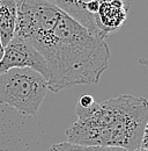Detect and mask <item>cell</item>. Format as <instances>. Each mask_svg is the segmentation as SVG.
<instances>
[{
    "instance_id": "cell-1",
    "label": "cell",
    "mask_w": 148,
    "mask_h": 151,
    "mask_svg": "<svg viewBox=\"0 0 148 151\" xmlns=\"http://www.w3.org/2000/svg\"><path fill=\"white\" fill-rule=\"evenodd\" d=\"M16 5L14 36L31 44L45 59L51 92L100 81L110 60L104 38L46 0H18Z\"/></svg>"
},
{
    "instance_id": "cell-2",
    "label": "cell",
    "mask_w": 148,
    "mask_h": 151,
    "mask_svg": "<svg viewBox=\"0 0 148 151\" xmlns=\"http://www.w3.org/2000/svg\"><path fill=\"white\" fill-rule=\"evenodd\" d=\"M78 120L66 130L68 142L86 147H140L148 117V100L123 94L89 107L75 106Z\"/></svg>"
},
{
    "instance_id": "cell-3",
    "label": "cell",
    "mask_w": 148,
    "mask_h": 151,
    "mask_svg": "<svg viewBox=\"0 0 148 151\" xmlns=\"http://www.w3.org/2000/svg\"><path fill=\"white\" fill-rule=\"evenodd\" d=\"M48 91V80L30 68H14L0 75V105L21 114L36 115Z\"/></svg>"
},
{
    "instance_id": "cell-4",
    "label": "cell",
    "mask_w": 148,
    "mask_h": 151,
    "mask_svg": "<svg viewBox=\"0 0 148 151\" xmlns=\"http://www.w3.org/2000/svg\"><path fill=\"white\" fill-rule=\"evenodd\" d=\"M14 68H30L49 79V68L43 56L24 40L14 36L5 47L0 59V75Z\"/></svg>"
},
{
    "instance_id": "cell-5",
    "label": "cell",
    "mask_w": 148,
    "mask_h": 151,
    "mask_svg": "<svg viewBox=\"0 0 148 151\" xmlns=\"http://www.w3.org/2000/svg\"><path fill=\"white\" fill-rule=\"evenodd\" d=\"M127 0H103L95 15V23L105 38L122 28L127 19Z\"/></svg>"
},
{
    "instance_id": "cell-6",
    "label": "cell",
    "mask_w": 148,
    "mask_h": 151,
    "mask_svg": "<svg viewBox=\"0 0 148 151\" xmlns=\"http://www.w3.org/2000/svg\"><path fill=\"white\" fill-rule=\"evenodd\" d=\"M16 17V0H0V41L4 48L15 35Z\"/></svg>"
},
{
    "instance_id": "cell-7",
    "label": "cell",
    "mask_w": 148,
    "mask_h": 151,
    "mask_svg": "<svg viewBox=\"0 0 148 151\" xmlns=\"http://www.w3.org/2000/svg\"><path fill=\"white\" fill-rule=\"evenodd\" d=\"M101 147H86V145H79L75 143H71L68 141L57 143L50 147L49 151H100Z\"/></svg>"
},
{
    "instance_id": "cell-8",
    "label": "cell",
    "mask_w": 148,
    "mask_h": 151,
    "mask_svg": "<svg viewBox=\"0 0 148 151\" xmlns=\"http://www.w3.org/2000/svg\"><path fill=\"white\" fill-rule=\"evenodd\" d=\"M140 147L148 149V117H147V121H146V124H145V128H144V132H142Z\"/></svg>"
},
{
    "instance_id": "cell-9",
    "label": "cell",
    "mask_w": 148,
    "mask_h": 151,
    "mask_svg": "<svg viewBox=\"0 0 148 151\" xmlns=\"http://www.w3.org/2000/svg\"><path fill=\"white\" fill-rule=\"evenodd\" d=\"M100 151H130L125 148H120V147H101Z\"/></svg>"
},
{
    "instance_id": "cell-10",
    "label": "cell",
    "mask_w": 148,
    "mask_h": 151,
    "mask_svg": "<svg viewBox=\"0 0 148 151\" xmlns=\"http://www.w3.org/2000/svg\"><path fill=\"white\" fill-rule=\"evenodd\" d=\"M4 51H5V48H4V45H2V43H1V41H0V59L4 56Z\"/></svg>"
},
{
    "instance_id": "cell-11",
    "label": "cell",
    "mask_w": 148,
    "mask_h": 151,
    "mask_svg": "<svg viewBox=\"0 0 148 151\" xmlns=\"http://www.w3.org/2000/svg\"><path fill=\"white\" fill-rule=\"evenodd\" d=\"M132 151H148V149L146 148H141V147H139V148H137V149H134V150Z\"/></svg>"
},
{
    "instance_id": "cell-12",
    "label": "cell",
    "mask_w": 148,
    "mask_h": 151,
    "mask_svg": "<svg viewBox=\"0 0 148 151\" xmlns=\"http://www.w3.org/2000/svg\"><path fill=\"white\" fill-rule=\"evenodd\" d=\"M16 1H18V0H16Z\"/></svg>"
}]
</instances>
